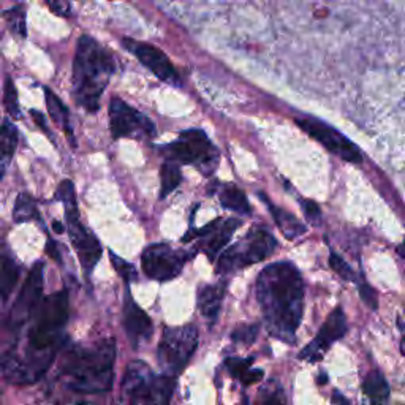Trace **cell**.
<instances>
[{
    "instance_id": "cell-1",
    "label": "cell",
    "mask_w": 405,
    "mask_h": 405,
    "mask_svg": "<svg viewBox=\"0 0 405 405\" xmlns=\"http://www.w3.org/2000/svg\"><path fill=\"white\" fill-rule=\"evenodd\" d=\"M256 299L268 332L293 344L304 311V282L298 268L288 261L266 266L256 279Z\"/></svg>"
},
{
    "instance_id": "cell-2",
    "label": "cell",
    "mask_w": 405,
    "mask_h": 405,
    "mask_svg": "<svg viewBox=\"0 0 405 405\" xmlns=\"http://www.w3.org/2000/svg\"><path fill=\"white\" fill-rule=\"evenodd\" d=\"M116 340L105 339L92 347H75L62 363V375L76 393H103L114 380Z\"/></svg>"
},
{
    "instance_id": "cell-3",
    "label": "cell",
    "mask_w": 405,
    "mask_h": 405,
    "mask_svg": "<svg viewBox=\"0 0 405 405\" xmlns=\"http://www.w3.org/2000/svg\"><path fill=\"white\" fill-rule=\"evenodd\" d=\"M116 72L113 57L94 38L82 35L73 63V99L89 113H97L100 99Z\"/></svg>"
},
{
    "instance_id": "cell-4",
    "label": "cell",
    "mask_w": 405,
    "mask_h": 405,
    "mask_svg": "<svg viewBox=\"0 0 405 405\" xmlns=\"http://www.w3.org/2000/svg\"><path fill=\"white\" fill-rule=\"evenodd\" d=\"M175 387V377L157 375L144 361L128 364L122 382L130 405H170Z\"/></svg>"
},
{
    "instance_id": "cell-5",
    "label": "cell",
    "mask_w": 405,
    "mask_h": 405,
    "mask_svg": "<svg viewBox=\"0 0 405 405\" xmlns=\"http://www.w3.org/2000/svg\"><path fill=\"white\" fill-rule=\"evenodd\" d=\"M278 247L275 237L265 228H254L239 242L228 247L218 258L217 271L222 274L235 273L237 269L252 266L266 260Z\"/></svg>"
},
{
    "instance_id": "cell-6",
    "label": "cell",
    "mask_w": 405,
    "mask_h": 405,
    "mask_svg": "<svg viewBox=\"0 0 405 405\" xmlns=\"http://www.w3.org/2000/svg\"><path fill=\"white\" fill-rule=\"evenodd\" d=\"M198 347V330L192 325L166 328L157 349V361L165 375L176 377L194 356Z\"/></svg>"
},
{
    "instance_id": "cell-7",
    "label": "cell",
    "mask_w": 405,
    "mask_h": 405,
    "mask_svg": "<svg viewBox=\"0 0 405 405\" xmlns=\"http://www.w3.org/2000/svg\"><path fill=\"white\" fill-rule=\"evenodd\" d=\"M294 120H297V125L303 128L309 137L318 141L328 151L336 154L340 158L350 163L363 162V154L358 149L356 144L330 124L317 118H311V116H297Z\"/></svg>"
},
{
    "instance_id": "cell-8",
    "label": "cell",
    "mask_w": 405,
    "mask_h": 405,
    "mask_svg": "<svg viewBox=\"0 0 405 405\" xmlns=\"http://www.w3.org/2000/svg\"><path fill=\"white\" fill-rule=\"evenodd\" d=\"M171 157L184 165H195L203 170H212L217 163V151L203 130H185L168 146Z\"/></svg>"
},
{
    "instance_id": "cell-9",
    "label": "cell",
    "mask_w": 405,
    "mask_h": 405,
    "mask_svg": "<svg viewBox=\"0 0 405 405\" xmlns=\"http://www.w3.org/2000/svg\"><path fill=\"white\" fill-rule=\"evenodd\" d=\"M190 255L168 244H152L141 255V266L149 279L166 282L177 278Z\"/></svg>"
},
{
    "instance_id": "cell-10",
    "label": "cell",
    "mask_w": 405,
    "mask_h": 405,
    "mask_svg": "<svg viewBox=\"0 0 405 405\" xmlns=\"http://www.w3.org/2000/svg\"><path fill=\"white\" fill-rule=\"evenodd\" d=\"M109 128L113 138H154L156 125L149 118L119 99L109 101Z\"/></svg>"
},
{
    "instance_id": "cell-11",
    "label": "cell",
    "mask_w": 405,
    "mask_h": 405,
    "mask_svg": "<svg viewBox=\"0 0 405 405\" xmlns=\"http://www.w3.org/2000/svg\"><path fill=\"white\" fill-rule=\"evenodd\" d=\"M66 206V217L68 225V235L72 239L73 247L78 252L80 261L86 273H92V269L97 265L101 256V246L97 237L91 231H87L82 223L80 222L78 212V201L67 203Z\"/></svg>"
},
{
    "instance_id": "cell-12",
    "label": "cell",
    "mask_w": 405,
    "mask_h": 405,
    "mask_svg": "<svg viewBox=\"0 0 405 405\" xmlns=\"http://www.w3.org/2000/svg\"><path fill=\"white\" fill-rule=\"evenodd\" d=\"M347 330H349V328H347V318L344 311L340 307L334 309L330 317L326 318L323 326L320 328L315 339L301 350L299 359H304V361L309 363H317L320 359H323L326 351L331 349V345L345 336Z\"/></svg>"
},
{
    "instance_id": "cell-13",
    "label": "cell",
    "mask_w": 405,
    "mask_h": 405,
    "mask_svg": "<svg viewBox=\"0 0 405 405\" xmlns=\"http://www.w3.org/2000/svg\"><path fill=\"white\" fill-rule=\"evenodd\" d=\"M242 222L239 218H227V220H214L206 225L201 230L190 231L187 236L182 237L184 242H189L192 237H201V249L206 256L211 261L217 258V255L222 252L223 247L230 242L231 236L239 228Z\"/></svg>"
},
{
    "instance_id": "cell-14",
    "label": "cell",
    "mask_w": 405,
    "mask_h": 405,
    "mask_svg": "<svg viewBox=\"0 0 405 405\" xmlns=\"http://www.w3.org/2000/svg\"><path fill=\"white\" fill-rule=\"evenodd\" d=\"M124 46L130 51V53L137 56L138 61L143 63L144 67L149 68L158 80L171 82V85H179V82H181V78H179L176 68L173 67V63L170 62L168 57H166V54L162 53L158 48L147 43L130 40V38H125Z\"/></svg>"
},
{
    "instance_id": "cell-15",
    "label": "cell",
    "mask_w": 405,
    "mask_h": 405,
    "mask_svg": "<svg viewBox=\"0 0 405 405\" xmlns=\"http://www.w3.org/2000/svg\"><path fill=\"white\" fill-rule=\"evenodd\" d=\"M43 292V263H35L25 279L21 293L11 309V321L15 325H23L35 311Z\"/></svg>"
},
{
    "instance_id": "cell-16",
    "label": "cell",
    "mask_w": 405,
    "mask_h": 405,
    "mask_svg": "<svg viewBox=\"0 0 405 405\" xmlns=\"http://www.w3.org/2000/svg\"><path fill=\"white\" fill-rule=\"evenodd\" d=\"M124 328L128 340H130L135 349H138L141 344L147 342L152 337L154 326L143 309H141L130 294H125L124 304Z\"/></svg>"
},
{
    "instance_id": "cell-17",
    "label": "cell",
    "mask_w": 405,
    "mask_h": 405,
    "mask_svg": "<svg viewBox=\"0 0 405 405\" xmlns=\"http://www.w3.org/2000/svg\"><path fill=\"white\" fill-rule=\"evenodd\" d=\"M225 290H227V284L218 282L216 285H203L198 292V307H200V312L208 320L209 325H214V321L218 317Z\"/></svg>"
},
{
    "instance_id": "cell-18",
    "label": "cell",
    "mask_w": 405,
    "mask_h": 405,
    "mask_svg": "<svg viewBox=\"0 0 405 405\" xmlns=\"http://www.w3.org/2000/svg\"><path fill=\"white\" fill-rule=\"evenodd\" d=\"M252 364L254 358H228L225 361V368L231 377L237 378L246 387H250V385L261 382L263 375H265L261 369H254Z\"/></svg>"
},
{
    "instance_id": "cell-19",
    "label": "cell",
    "mask_w": 405,
    "mask_h": 405,
    "mask_svg": "<svg viewBox=\"0 0 405 405\" xmlns=\"http://www.w3.org/2000/svg\"><path fill=\"white\" fill-rule=\"evenodd\" d=\"M269 211H271V216L274 217V222L278 225L279 230L282 231L287 239H297L298 236L306 233V227L301 223L297 217L292 216L290 212H287L284 209L278 208L271 203H268Z\"/></svg>"
},
{
    "instance_id": "cell-20",
    "label": "cell",
    "mask_w": 405,
    "mask_h": 405,
    "mask_svg": "<svg viewBox=\"0 0 405 405\" xmlns=\"http://www.w3.org/2000/svg\"><path fill=\"white\" fill-rule=\"evenodd\" d=\"M363 390L366 396L370 399L372 405H385L390 397V387L387 378L378 370H372L370 374L366 377Z\"/></svg>"
},
{
    "instance_id": "cell-21",
    "label": "cell",
    "mask_w": 405,
    "mask_h": 405,
    "mask_svg": "<svg viewBox=\"0 0 405 405\" xmlns=\"http://www.w3.org/2000/svg\"><path fill=\"white\" fill-rule=\"evenodd\" d=\"M18 146V130L11 124L0 127V179L4 177L6 168L15 156Z\"/></svg>"
},
{
    "instance_id": "cell-22",
    "label": "cell",
    "mask_w": 405,
    "mask_h": 405,
    "mask_svg": "<svg viewBox=\"0 0 405 405\" xmlns=\"http://www.w3.org/2000/svg\"><path fill=\"white\" fill-rule=\"evenodd\" d=\"M44 100H46V106H48L51 119H53L57 125H61L63 130L67 132L68 138L72 139V128H70V114H68L67 106L63 105L61 99L57 97V95L48 87L44 89ZM72 143H73V139H72Z\"/></svg>"
},
{
    "instance_id": "cell-23",
    "label": "cell",
    "mask_w": 405,
    "mask_h": 405,
    "mask_svg": "<svg viewBox=\"0 0 405 405\" xmlns=\"http://www.w3.org/2000/svg\"><path fill=\"white\" fill-rule=\"evenodd\" d=\"M19 279V268L15 260L4 256L0 260V299L6 301L10 298L11 292L15 290Z\"/></svg>"
},
{
    "instance_id": "cell-24",
    "label": "cell",
    "mask_w": 405,
    "mask_h": 405,
    "mask_svg": "<svg viewBox=\"0 0 405 405\" xmlns=\"http://www.w3.org/2000/svg\"><path fill=\"white\" fill-rule=\"evenodd\" d=\"M220 204L225 209L239 212V214H250V204L246 198V194L236 185H227L220 192Z\"/></svg>"
},
{
    "instance_id": "cell-25",
    "label": "cell",
    "mask_w": 405,
    "mask_h": 405,
    "mask_svg": "<svg viewBox=\"0 0 405 405\" xmlns=\"http://www.w3.org/2000/svg\"><path fill=\"white\" fill-rule=\"evenodd\" d=\"M182 181V173L181 168H179V165L175 162H165L162 165V171H160V198H165L168 197L171 192H175L179 184Z\"/></svg>"
},
{
    "instance_id": "cell-26",
    "label": "cell",
    "mask_w": 405,
    "mask_h": 405,
    "mask_svg": "<svg viewBox=\"0 0 405 405\" xmlns=\"http://www.w3.org/2000/svg\"><path fill=\"white\" fill-rule=\"evenodd\" d=\"M255 405H288L285 391L278 380H269L258 391Z\"/></svg>"
},
{
    "instance_id": "cell-27",
    "label": "cell",
    "mask_w": 405,
    "mask_h": 405,
    "mask_svg": "<svg viewBox=\"0 0 405 405\" xmlns=\"http://www.w3.org/2000/svg\"><path fill=\"white\" fill-rule=\"evenodd\" d=\"M37 204L34 198L27 194H19L13 209V220L16 223H24L37 218Z\"/></svg>"
},
{
    "instance_id": "cell-28",
    "label": "cell",
    "mask_w": 405,
    "mask_h": 405,
    "mask_svg": "<svg viewBox=\"0 0 405 405\" xmlns=\"http://www.w3.org/2000/svg\"><path fill=\"white\" fill-rule=\"evenodd\" d=\"M5 21L8 24L10 30L19 38L27 37V25H25V11L23 5L13 6V8L6 10L4 13Z\"/></svg>"
},
{
    "instance_id": "cell-29",
    "label": "cell",
    "mask_w": 405,
    "mask_h": 405,
    "mask_svg": "<svg viewBox=\"0 0 405 405\" xmlns=\"http://www.w3.org/2000/svg\"><path fill=\"white\" fill-rule=\"evenodd\" d=\"M4 103L8 114L13 119H18L21 113H19V100H18V92L16 86L13 82L11 78L5 80V87H4Z\"/></svg>"
},
{
    "instance_id": "cell-30",
    "label": "cell",
    "mask_w": 405,
    "mask_h": 405,
    "mask_svg": "<svg viewBox=\"0 0 405 405\" xmlns=\"http://www.w3.org/2000/svg\"><path fill=\"white\" fill-rule=\"evenodd\" d=\"M260 326L258 325H241L237 326L231 332V339L236 344H244V345H252L256 337H258Z\"/></svg>"
},
{
    "instance_id": "cell-31",
    "label": "cell",
    "mask_w": 405,
    "mask_h": 405,
    "mask_svg": "<svg viewBox=\"0 0 405 405\" xmlns=\"http://www.w3.org/2000/svg\"><path fill=\"white\" fill-rule=\"evenodd\" d=\"M109 256H111V263L116 269V273H118L127 284H130V282H135L138 279V273L132 263H127L125 260H122L120 256L114 255L113 252L109 254Z\"/></svg>"
},
{
    "instance_id": "cell-32",
    "label": "cell",
    "mask_w": 405,
    "mask_h": 405,
    "mask_svg": "<svg viewBox=\"0 0 405 405\" xmlns=\"http://www.w3.org/2000/svg\"><path fill=\"white\" fill-rule=\"evenodd\" d=\"M330 266L332 268V271L337 275H340L344 280H356V274L350 268L349 263H347L342 256L337 255L336 252H331L330 255Z\"/></svg>"
},
{
    "instance_id": "cell-33",
    "label": "cell",
    "mask_w": 405,
    "mask_h": 405,
    "mask_svg": "<svg viewBox=\"0 0 405 405\" xmlns=\"http://www.w3.org/2000/svg\"><path fill=\"white\" fill-rule=\"evenodd\" d=\"M56 200L62 201L63 204L67 203H75L76 201V192H75V185L72 181H62L59 184V187L56 190Z\"/></svg>"
},
{
    "instance_id": "cell-34",
    "label": "cell",
    "mask_w": 405,
    "mask_h": 405,
    "mask_svg": "<svg viewBox=\"0 0 405 405\" xmlns=\"http://www.w3.org/2000/svg\"><path fill=\"white\" fill-rule=\"evenodd\" d=\"M359 298H361L363 303L368 306L369 309H372V311H377V309H378L377 292L372 287H369L368 284L359 285Z\"/></svg>"
},
{
    "instance_id": "cell-35",
    "label": "cell",
    "mask_w": 405,
    "mask_h": 405,
    "mask_svg": "<svg viewBox=\"0 0 405 405\" xmlns=\"http://www.w3.org/2000/svg\"><path fill=\"white\" fill-rule=\"evenodd\" d=\"M44 2H46L49 10L57 16L68 18L72 15V2H70V0H44Z\"/></svg>"
},
{
    "instance_id": "cell-36",
    "label": "cell",
    "mask_w": 405,
    "mask_h": 405,
    "mask_svg": "<svg viewBox=\"0 0 405 405\" xmlns=\"http://www.w3.org/2000/svg\"><path fill=\"white\" fill-rule=\"evenodd\" d=\"M301 206H303V211H304V214L309 220H312L315 223L320 220L321 212L318 209V206L315 204L313 201H301Z\"/></svg>"
},
{
    "instance_id": "cell-37",
    "label": "cell",
    "mask_w": 405,
    "mask_h": 405,
    "mask_svg": "<svg viewBox=\"0 0 405 405\" xmlns=\"http://www.w3.org/2000/svg\"><path fill=\"white\" fill-rule=\"evenodd\" d=\"M46 252H48V255H49L53 260L61 261V254H59V249H57L56 241L48 239V242H46Z\"/></svg>"
},
{
    "instance_id": "cell-38",
    "label": "cell",
    "mask_w": 405,
    "mask_h": 405,
    "mask_svg": "<svg viewBox=\"0 0 405 405\" xmlns=\"http://www.w3.org/2000/svg\"><path fill=\"white\" fill-rule=\"evenodd\" d=\"M32 116H34L37 125H40L43 132H48V128H46V125H44V122H43L44 120L43 116L40 113H37V111H32Z\"/></svg>"
},
{
    "instance_id": "cell-39",
    "label": "cell",
    "mask_w": 405,
    "mask_h": 405,
    "mask_svg": "<svg viewBox=\"0 0 405 405\" xmlns=\"http://www.w3.org/2000/svg\"><path fill=\"white\" fill-rule=\"evenodd\" d=\"M332 399H334V402H337L339 405H349V401H347L342 394L337 393V391H336V393H334Z\"/></svg>"
},
{
    "instance_id": "cell-40",
    "label": "cell",
    "mask_w": 405,
    "mask_h": 405,
    "mask_svg": "<svg viewBox=\"0 0 405 405\" xmlns=\"http://www.w3.org/2000/svg\"><path fill=\"white\" fill-rule=\"evenodd\" d=\"M53 228H54L56 233H63V225L59 220L53 222Z\"/></svg>"
},
{
    "instance_id": "cell-41",
    "label": "cell",
    "mask_w": 405,
    "mask_h": 405,
    "mask_svg": "<svg viewBox=\"0 0 405 405\" xmlns=\"http://www.w3.org/2000/svg\"><path fill=\"white\" fill-rule=\"evenodd\" d=\"M397 252H399V254H401V256H402V258L405 260V242L402 244V246H401L399 249H397Z\"/></svg>"
},
{
    "instance_id": "cell-42",
    "label": "cell",
    "mask_w": 405,
    "mask_h": 405,
    "mask_svg": "<svg viewBox=\"0 0 405 405\" xmlns=\"http://www.w3.org/2000/svg\"><path fill=\"white\" fill-rule=\"evenodd\" d=\"M401 350H402V353L405 355V330H404V332H402V342H401Z\"/></svg>"
}]
</instances>
